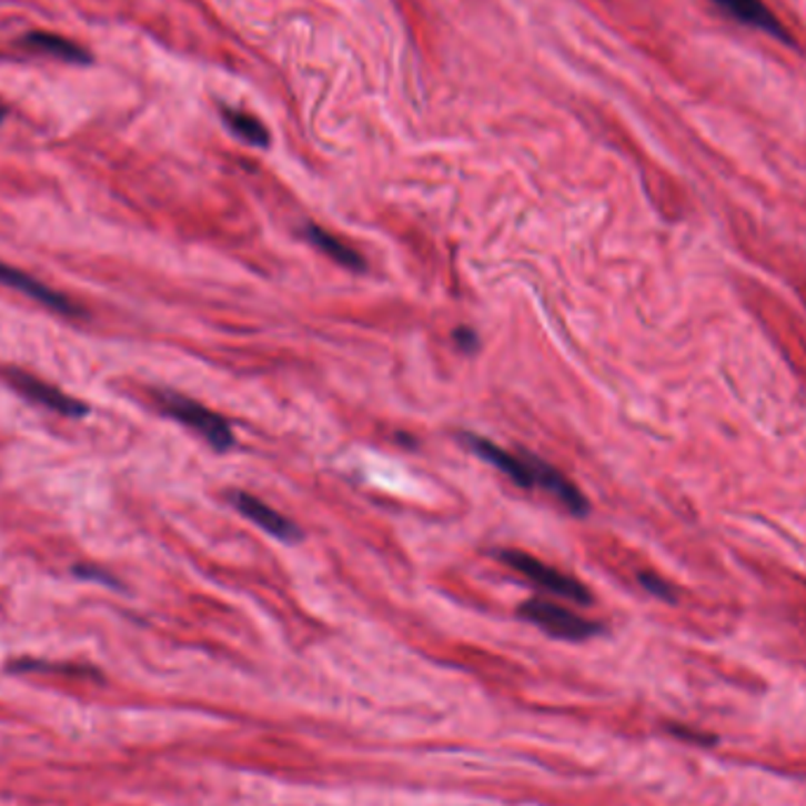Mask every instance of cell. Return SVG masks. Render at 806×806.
<instances>
[{
    "mask_svg": "<svg viewBox=\"0 0 806 806\" xmlns=\"http://www.w3.org/2000/svg\"><path fill=\"white\" fill-rule=\"evenodd\" d=\"M157 401L170 417H175L178 422H182V425H187L189 430H194L215 451L234 449L236 441H234L232 427L226 425V420L222 415L205 409L203 403H199L194 399H187V396L175 394V392H165V390L157 392Z\"/></svg>",
    "mask_w": 806,
    "mask_h": 806,
    "instance_id": "1",
    "label": "cell"
},
{
    "mask_svg": "<svg viewBox=\"0 0 806 806\" xmlns=\"http://www.w3.org/2000/svg\"><path fill=\"white\" fill-rule=\"evenodd\" d=\"M497 556H501L503 564L514 568L516 573L522 575V578H526L535 587L552 592V594H556V597L571 600L575 604H590L592 602L590 590L581 581L571 578V575L562 573L560 568L547 566L545 562L535 560V556H531V554H526L522 550H501V552H497Z\"/></svg>",
    "mask_w": 806,
    "mask_h": 806,
    "instance_id": "2",
    "label": "cell"
},
{
    "mask_svg": "<svg viewBox=\"0 0 806 806\" xmlns=\"http://www.w3.org/2000/svg\"><path fill=\"white\" fill-rule=\"evenodd\" d=\"M522 618L531 621L533 625L543 627L547 635L560 637V639H568V642H581L587 639L592 635H597L602 629L597 623H592L578 613H573L560 604L547 602V600H528L522 608Z\"/></svg>",
    "mask_w": 806,
    "mask_h": 806,
    "instance_id": "3",
    "label": "cell"
},
{
    "mask_svg": "<svg viewBox=\"0 0 806 806\" xmlns=\"http://www.w3.org/2000/svg\"><path fill=\"white\" fill-rule=\"evenodd\" d=\"M6 377L19 394H22L29 401H33V403H38V406H46V409L60 413V415H67V417L88 415V406L83 401L71 399L62 390L48 385V382L33 377L31 373L12 369V371L6 373Z\"/></svg>",
    "mask_w": 806,
    "mask_h": 806,
    "instance_id": "4",
    "label": "cell"
},
{
    "mask_svg": "<svg viewBox=\"0 0 806 806\" xmlns=\"http://www.w3.org/2000/svg\"><path fill=\"white\" fill-rule=\"evenodd\" d=\"M0 285L12 288V291L31 298L33 302L48 306V310L57 314H79V310H75V304L69 298L52 291L50 285L29 276L27 272H22V269L6 264L3 260H0Z\"/></svg>",
    "mask_w": 806,
    "mask_h": 806,
    "instance_id": "5",
    "label": "cell"
},
{
    "mask_svg": "<svg viewBox=\"0 0 806 806\" xmlns=\"http://www.w3.org/2000/svg\"><path fill=\"white\" fill-rule=\"evenodd\" d=\"M526 460L531 465V474H533V484L535 486H541L547 493H552L556 501H560L575 516H585L590 512L587 497L578 491V486H575L573 482H568V478L560 470L547 465L543 457L526 455Z\"/></svg>",
    "mask_w": 806,
    "mask_h": 806,
    "instance_id": "6",
    "label": "cell"
},
{
    "mask_svg": "<svg viewBox=\"0 0 806 806\" xmlns=\"http://www.w3.org/2000/svg\"><path fill=\"white\" fill-rule=\"evenodd\" d=\"M232 503L245 516V520H251L253 524H258L260 528H264L269 535L279 537V541L295 543V541H300V537H302L300 528L293 522H288L281 512L272 510L266 503H262L260 497H255L251 493L234 491L232 493Z\"/></svg>",
    "mask_w": 806,
    "mask_h": 806,
    "instance_id": "7",
    "label": "cell"
},
{
    "mask_svg": "<svg viewBox=\"0 0 806 806\" xmlns=\"http://www.w3.org/2000/svg\"><path fill=\"white\" fill-rule=\"evenodd\" d=\"M713 3L726 12L738 24L757 29L766 36L780 38V41H788V31L780 24V19L774 14V10L764 3V0H713Z\"/></svg>",
    "mask_w": 806,
    "mask_h": 806,
    "instance_id": "8",
    "label": "cell"
},
{
    "mask_svg": "<svg viewBox=\"0 0 806 806\" xmlns=\"http://www.w3.org/2000/svg\"><path fill=\"white\" fill-rule=\"evenodd\" d=\"M465 439H467V444H470V446H472L478 455H482L484 460H488V463H491L493 467L501 470L505 476H510L516 486H524V488L535 486V484H533V474H531V465H528V460H526V457H524V460H522V457H516L514 453H510V451H505V449H501V446H495L493 441L482 439V436L465 434Z\"/></svg>",
    "mask_w": 806,
    "mask_h": 806,
    "instance_id": "9",
    "label": "cell"
},
{
    "mask_svg": "<svg viewBox=\"0 0 806 806\" xmlns=\"http://www.w3.org/2000/svg\"><path fill=\"white\" fill-rule=\"evenodd\" d=\"M304 234H306V239H310L319 248V251L323 255H329L337 264L347 266V269H354V272H363V269H366V262H363V258L354 251V248H350L347 243L340 241L331 232H325V229H321L316 224H310V226L304 229Z\"/></svg>",
    "mask_w": 806,
    "mask_h": 806,
    "instance_id": "10",
    "label": "cell"
},
{
    "mask_svg": "<svg viewBox=\"0 0 806 806\" xmlns=\"http://www.w3.org/2000/svg\"><path fill=\"white\" fill-rule=\"evenodd\" d=\"M24 46H31L33 50L48 52L52 57H60V60H67V62H73V64H88L90 62V54L81 46H75L73 41H69V38L57 36V33L31 31V33L24 36Z\"/></svg>",
    "mask_w": 806,
    "mask_h": 806,
    "instance_id": "11",
    "label": "cell"
},
{
    "mask_svg": "<svg viewBox=\"0 0 806 806\" xmlns=\"http://www.w3.org/2000/svg\"><path fill=\"white\" fill-rule=\"evenodd\" d=\"M222 119L229 125V130L239 134L243 142L260 147V149L269 147V140H272L269 138V130L264 128V123L258 117H253V113H245L239 109H224Z\"/></svg>",
    "mask_w": 806,
    "mask_h": 806,
    "instance_id": "12",
    "label": "cell"
},
{
    "mask_svg": "<svg viewBox=\"0 0 806 806\" xmlns=\"http://www.w3.org/2000/svg\"><path fill=\"white\" fill-rule=\"evenodd\" d=\"M669 732L675 734L677 738H684L688 743H701V745H713L717 743L715 736H707V734H701V732H694V728H684V726H669Z\"/></svg>",
    "mask_w": 806,
    "mask_h": 806,
    "instance_id": "13",
    "label": "cell"
},
{
    "mask_svg": "<svg viewBox=\"0 0 806 806\" xmlns=\"http://www.w3.org/2000/svg\"><path fill=\"white\" fill-rule=\"evenodd\" d=\"M642 583H644V587L648 590V592H654V594H658V597H663V600H675V594H672V590L661 581V578H656V575H642Z\"/></svg>",
    "mask_w": 806,
    "mask_h": 806,
    "instance_id": "14",
    "label": "cell"
},
{
    "mask_svg": "<svg viewBox=\"0 0 806 806\" xmlns=\"http://www.w3.org/2000/svg\"><path fill=\"white\" fill-rule=\"evenodd\" d=\"M455 337H457V344H460V347H463V350H474L476 347V335L472 333V331H467V329H460L457 333H455Z\"/></svg>",
    "mask_w": 806,
    "mask_h": 806,
    "instance_id": "15",
    "label": "cell"
},
{
    "mask_svg": "<svg viewBox=\"0 0 806 806\" xmlns=\"http://www.w3.org/2000/svg\"><path fill=\"white\" fill-rule=\"evenodd\" d=\"M3 119H6V107L0 104V121H3Z\"/></svg>",
    "mask_w": 806,
    "mask_h": 806,
    "instance_id": "16",
    "label": "cell"
}]
</instances>
